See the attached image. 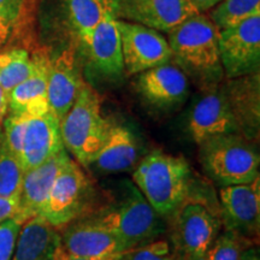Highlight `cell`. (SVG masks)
I'll return each instance as SVG.
<instances>
[{
	"label": "cell",
	"mask_w": 260,
	"mask_h": 260,
	"mask_svg": "<svg viewBox=\"0 0 260 260\" xmlns=\"http://www.w3.org/2000/svg\"><path fill=\"white\" fill-rule=\"evenodd\" d=\"M219 29L205 14H197L169 32V46L178 68L207 89L224 76L219 54Z\"/></svg>",
	"instance_id": "6da1fadb"
},
{
	"label": "cell",
	"mask_w": 260,
	"mask_h": 260,
	"mask_svg": "<svg viewBox=\"0 0 260 260\" xmlns=\"http://www.w3.org/2000/svg\"><path fill=\"white\" fill-rule=\"evenodd\" d=\"M133 180L159 216L172 217L188 200L190 167L183 157L153 151L140 161Z\"/></svg>",
	"instance_id": "7a4b0ae2"
},
{
	"label": "cell",
	"mask_w": 260,
	"mask_h": 260,
	"mask_svg": "<svg viewBox=\"0 0 260 260\" xmlns=\"http://www.w3.org/2000/svg\"><path fill=\"white\" fill-rule=\"evenodd\" d=\"M86 220L105 228L124 243L126 249L147 245L162 232L160 216L138 187L129 182L121 197Z\"/></svg>",
	"instance_id": "3957f363"
},
{
	"label": "cell",
	"mask_w": 260,
	"mask_h": 260,
	"mask_svg": "<svg viewBox=\"0 0 260 260\" xmlns=\"http://www.w3.org/2000/svg\"><path fill=\"white\" fill-rule=\"evenodd\" d=\"M111 125L102 115L99 94L83 82L74 105L59 122L64 148L80 165L88 168L105 142Z\"/></svg>",
	"instance_id": "277c9868"
},
{
	"label": "cell",
	"mask_w": 260,
	"mask_h": 260,
	"mask_svg": "<svg viewBox=\"0 0 260 260\" xmlns=\"http://www.w3.org/2000/svg\"><path fill=\"white\" fill-rule=\"evenodd\" d=\"M199 146L205 172L223 187L249 183L259 177L260 157L243 135L216 136Z\"/></svg>",
	"instance_id": "5b68a950"
},
{
	"label": "cell",
	"mask_w": 260,
	"mask_h": 260,
	"mask_svg": "<svg viewBox=\"0 0 260 260\" xmlns=\"http://www.w3.org/2000/svg\"><path fill=\"white\" fill-rule=\"evenodd\" d=\"M93 193L92 181L70 159L54 181L41 217L56 229L69 225L86 212Z\"/></svg>",
	"instance_id": "8992f818"
},
{
	"label": "cell",
	"mask_w": 260,
	"mask_h": 260,
	"mask_svg": "<svg viewBox=\"0 0 260 260\" xmlns=\"http://www.w3.org/2000/svg\"><path fill=\"white\" fill-rule=\"evenodd\" d=\"M172 217V241L176 255L180 260H204L219 235L218 218L201 203L188 200Z\"/></svg>",
	"instance_id": "52a82bcc"
},
{
	"label": "cell",
	"mask_w": 260,
	"mask_h": 260,
	"mask_svg": "<svg viewBox=\"0 0 260 260\" xmlns=\"http://www.w3.org/2000/svg\"><path fill=\"white\" fill-rule=\"evenodd\" d=\"M218 44L223 73L230 80L259 73L260 15L219 30Z\"/></svg>",
	"instance_id": "ba28073f"
},
{
	"label": "cell",
	"mask_w": 260,
	"mask_h": 260,
	"mask_svg": "<svg viewBox=\"0 0 260 260\" xmlns=\"http://www.w3.org/2000/svg\"><path fill=\"white\" fill-rule=\"evenodd\" d=\"M117 28L121 37L124 73L128 76L171 63L169 42L159 31L118 18Z\"/></svg>",
	"instance_id": "9c48e42d"
},
{
	"label": "cell",
	"mask_w": 260,
	"mask_h": 260,
	"mask_svg": "<svg viewBox=\"0 0 260 260\" xmlns=\"http://www.w3.org/2000/svg\"><path fill=\"white\" fill-rule=\"evenodd\" d=\"M197 14L189 0H117V18L167 34Z\"/></svg>",
	"instance_id": "30bf717a"
},
{
	"label": "cell",
	"mask_w": 260,
	"mask_h": 260,
	"mask_svg": "<svg viewBox=\"0 0 260 260\" xmlns=\"http://www.w3.org/2000/svg\"><path fill=\"white\" fill-rule=\"evenodd\" d=\"M188 128L197 145L226 134H240L224 88L207 89L190 112Z\"/></svg>",
	"instance_id": "8fae6325"
},
{
	"label": "cell",
	"mask_w": 260,
	"mask_h": 260,
	"mask_svg": "<svg viewBox=\"0 0 260 260\" xmlns=\"http://www.w3.org/2000/svg\"><path fill=\"white\" fill-rule=\"evenodd\" d=\"M226 229L249 239L258 235L260 224V181L224 186L219 191Z\"/></svg>",
	"instance_id": "7c38bea8"
},
{
	"label": "cell",
	"mask_w": 260,
	"mask_h": 260,
	"mask_svg": "<svg viewBox=\"0 0 260 260\" xmlns=\"http://www.w3.org/2000/svg\"><path fill=\"white\" fill-rule=\"evenodd\" d=\"M70 159L64 148L39 167L24 172L18 211L14 218L23 224L32 217L41 216L54 181Z\"/></svg>",
	"instance_id": "4fadbf2b"
},
{
	"label": "cell",
	"mask_w": 260,
	"mask_h": 260,
	"mask_svg": "<svg viewBox=\"0 0 260 260\" xmlns=\"http://www.w3.org/2000/svg\"><path fill=\"white\" fill-rule=\"evenodd\" d=\"M31 61L30 75L9 93V110L12 115L38 117L50 111L47 99L50 54L45 48H39L32 52Z\"/></svg>",
	"instance_id": "5bb4252c"
},
{
	"label": "cell",
	"mask_w": 260,
	"mask_h": 260,
	"mask_svg": "<svg viewBox=\"0 0 260 260\" xmlns=\"http://www.w3.org/2000/svg\"><path fill=\"white\" fill-rule=\"evenodd\" d=\"M135 84L146 102L160 109H169L183 103L189 86L187 75L171 63L139 74Z\"/></svg>",
	"instance_id": "9a60e30c"
},
{
	"label": "cell",
	"mask_w": 260,
	"mask_h": 260,
	"mask_svg": "<svg viewBox=\"0 0 260 260\" xmlns=\"http://www.w3.org/2000/svg\"><path fill=\"white\" fill-rule=\"evenodd\" d=\"M60 247L70 254L86 258H110L126 251L116 235L86 219L69 224L60 235Z\"/></svg>",
	"instance_id": "2e32d148"
},
{
	"label": "cell",
	"mask_w": 260,
	"mask_h": 260,
	"mask_svg": "<svg viewBox=\"0 0 260 260\" xmlns=\"http://www.w3.org/2000/svg\"><path fill=\"white\" fill-rule=\"evenodd\" d=\"M83 82L73 50L61 52L59 56L51 59L47 99L50 111L59 122L74 105Z\"/></svg>",
	"instance_id": "e0dca14e"
},
{
	"label": "cell",
	"mask_w": 260,
	"mask_h": 260,
	"mask_svg": "<svg viewBox=\"0 0 260 260\" xmlns=\"http://www.w3.org/2000/svg\"><path fill=\"white\" fill-rule=\"evenodd\" d=\"M64 149L59 121L51 111L30 117L25 130L21 165L24 172L48 160Z\"/></svg>",
	"instance_id": "ac0fdd59"
},
{
	"label": "cell",
	"mask_w": 260,
	"mask_h": 260,
	"mask_svg": "<svg viewBox=\"0 0 260 260\" xmlns=\"http://www.w3.org/2000/svg\"><path fill=\"white\" fill-rule=\"evenodd\" d=\"M93 67L104 76L116 79L124 73L117 15L107 14L83 44Z\"/></svg>",
	"instance_id": "d6986e66"
},
{
	"label": "cell",
	"mask_w": 260,
	"mask_h": 260,
	"mask_svg": "<svg viewBox=\"0 0 260 260\" xmlns=\"http://www.w3.org/2000/svg\"><path fill=\"white\" fill-rule=\"evenodd\" d=\"M39 0H0V51L31 42Z\"/></svg>",
	"instance_id": "ffe728a7"
},
{
	"label": "cell",
	"mask_w": 260,
	"mask_h": 260,
	"mask_svg": "<svg viewBox=\"0 0 260 260\" xmlns=\"http://www.w3.org/2000/svg\"><path fill=\"white\" fill-rule=\"evenodd\" d=\"M259 73L232 79L224 88L240 134L254 138L259 130Z\"/></svg>",
	"instance_id": "44dd1931"
},
{
	"label": "cell",
	"mask_w": 260,
	"mask_h": 260,
	"mask_svg": "<svg viewBox=\"0 0 260 260\" xmlns=\"http://www.w3.org/2000/svg\"><path fill=\"white\" fill-rule=\"evenodd\" d=\"M59 245L58 229L44 217H32L22 224L12 260H53Z\"/></svg>",
	"instance_id": "7402d4cb"
},
{
	"label": "cell",
	"mask_w": 260,
	"mask_h": 260,
	"mask_svg": "<svg viewBox=\"0 0 260 260\" xmlns=\"http://www.w3.org/2000/svg\"><path fill=\"white\" fill-rule=\"evenodd\" d=\"M138 155V144L133 133L123 125H111L90 165L104 172L125 171L134 167Z\"/></svg>",
	"instance_id": "603a6c76"
},
{
	"label": "cell",
	"mask_w": 260,
	"mask_h": 260,
	"mask_svg": "<svg viewBox=\"0 0 260 260\" xmlns=\"http://www.w3.org/2000/svg\"><path fill=\"white\" fill-rule=\"evenodd\" d=\"M68 23L86 44L107 14L117 15V0H65Z\"/></svg>",
	"instance_id": "cb8c5ba5"
},
{
	"label": "cell",
	"mask_w": 260,
	"mask_h": 260,
	"mask_svg": "<svg viewBox=\"0 0 260 260\" xmlns=\"http://www.w3.org/2000/svg\"><path fill=\"white\" fill-rule=\"evenodd\" d=\"M31 70V56L27 48L0 51V87L8 94L27 79Z\"/></svg>",
	"instance_id": "d4e9b609"
},
{
	"label": "cell",
	"mask_w": 260,
	"mask_h": 260,
	"mask_svg": "<svg viewBox=\"0 0 260 260\" xmlns=\"http://www.w3.org/2000/svg\"><path fill=\"white\" fill-rule=\"evenodd\" d=\"M256 15H260V0H222L211 10L209 17L223 30Z\"/></svg>",
	"instance_id": "484cf974"
},
{
	"label": "cell",
	"mask_w": 260,
	"mask_h": 260,
	"mask_svg": "<svg viewBox=\"0 0 260 260\" xmlns=\"http://www.w3.org/2000/svg\"><path fill=\"white\" fill-rule=\"evenodd\" d=\"M24 170L17 158L6 147L4 136L0 135V197L19 200Z\"/></svg>",
	"instance_id": "4316f807"
},
{
	"label": "cell",
	"mask_w": 260,
	"mask_h": 260,
	"mask_svg": "<svg viewBox=\"0 0 260 260\" xmlns=\"http://www.w3.org/2000/svg\"><path fill=\"white\" fill-rule=\"evenodd\" d=\"M249 239L226 230L217 236L204 260H240L242 253L249 247Z\"/></svg>",
	"instance_id": "83f0119b"
},
{
	"label": "cell",
	"mask_w": 260,
	"mask_h": 260,
	"mask_svg": "<svg viewBox=\"0 0 260 260\" xmlns=\"http://www.w3.org/2000/svg\"><path fill=\"white\" fill-rule=\"evenodd\" d=\"M30 117L24 115H12L5 119L4 122V141L6 147L15 158L21 162L22 152H23V142L25 136V130Z\"/></svg>",
	"instance_id": "f1b7e54d"
},
{
	"label": "cell",
	"mask_w": 260,
	"mask_h": 260,
	"mask_svg": "<svg viewBox=\"0 0 260 260\" xmlns=\"http://www.w3.org/2000/svg\"><path fill=\"white\" fill-rule=\"evenodd\" d=\"M117 260H175L167 242H149L147 245L126 249Z\"/></svg>",
	"instance_id": "f546056e"
},
{
	"label": "cell",
	"mask_w": 260,
	"mask_h": 260,
	"mask_svg": "<svg viewBox=\"0 0 260 260\" xmlns=\"http://www.w3.org/2000/svg\"><path fill=\"white\" fill-rule=\"evenodd\" d=\"M22 223L9 218L0 224V260H11Z\"/></svg>",
	"instance_id": "4dcf8cb0"
},
{
	"label": "cell",
	"mask_w": 260,
	"mask_h": 260,
	"mask_svg": "<svg viewBox=\"0 0 260 260\" xmlns=\"http://www.w3.org/2000/svg\"><path fill=\"white\" fill-rule=\"evenodd\" d=\"M19 200L6 199L0 197V224L9 218H14L17 214Z\"/></svg>",
	"instance_id": "1f68e13d"
},
{
	"label": "cell",
	"mask_w": 260,
	"mask_h": 260,
	"mask_svg": "<svg viewBox=\"0 0 260 260\" xmlns=\"http://www.w3.org/2000/svg\"><path fill=\"white\" fill-rule=\"evenodd\" d=\"M118 256H110V258H86V256H77L65 252L59 245L56 253H54L53 260H117Z\"/></svg>",
	"instance_id": "d6a6232c"
},
{
	"label": "cell",
	"mask_w": 260,
	"mask_h": 260,
	"mask_svg": "<svg viewBox=\"0 0 260 260\" xmlns=\"http://www.w3.org/2000/svg\"><path fill=\"white\" fill-rule=\"evenodd\" d=\"M190 4L198 10V12L204 14V12L211 11L214 6L219 4L222 0H189Z\"/></svg>",
	"instance_id": "836d02e7"
},
{
	"label": "cell",
	"mask_w": 260,
	"mask_h": 260,
	"mask_svg": "<svg viewBox=\"0 0 260 260\" xmlns=\"http://www.w3.org/2000/svg\"><path fill=\"white\" fill-rule=\"evenodd\" d=\"M9 111V94L0 87V124Z\"/></svg>",
	"instance_id": "e575fe53"
},
{
	"label": "cell",
	"mask_w": 260,
	"mask_h": 260,
	"mask_svg": "<svg viewBox=\"0 0 260 260\" xmlns=\"http://www.w3.org/2000/svg\"><path fill=\"white\" fill-rule=\"evenodd\" d=\"M240 260H259V252L255 248H247L245 252L242 253Z\"/></svg>",
	"instance_id": "d590c367"
}]
</instances>
